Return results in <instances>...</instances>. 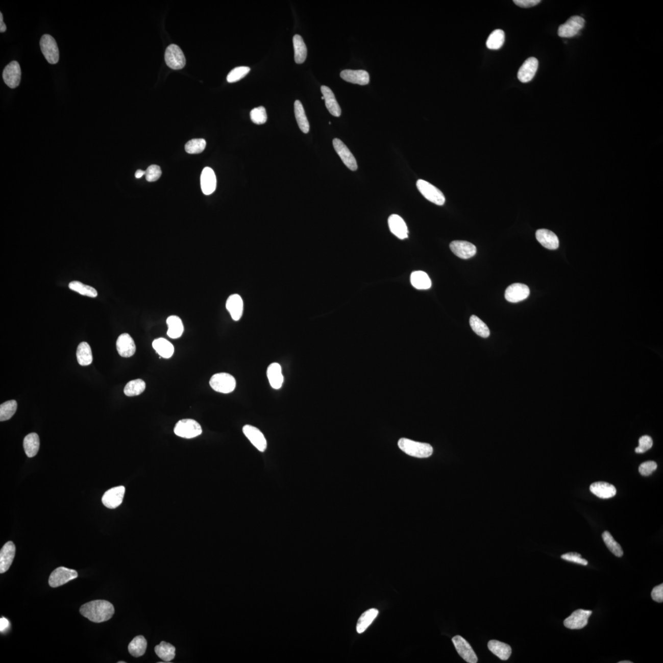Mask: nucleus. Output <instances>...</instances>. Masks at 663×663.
<instances>
[{
  "label": "nucleus",
  "instance_id": "1",
  "mask_svg": "<svg viewBox=\"0 0 663 663\" xmlns=\"http://www.w3.org/2000/svg\"><path fill=\"white\" fill-rule=\"evenodd\" d=\"M80 613L93 623L108 621L113 617L114 607L110 602L105 600L92 601L85 604L80 608Z\"/></svg>",
  "mask_w": 663,
  "mask_h": 663
},
{
  "label": "nucleus",
  "instance_id": "2",
  "mask_svg": "<svg viewBox=\"0 0 663 663\" xmlns=\"http://www.w3.org/2000/svg\"><path fill=\"white\" fill-rule=\"evenodd\" d=\"M398 446L407 455L419 458H428L433 453V449L431 445L421 443L405 438L399 440Z\"/></svg>",
  "mask_w": 663,
  "mask_h": 663
},
{
  "label": "nucleus",
  "instance_id": "3",
  "mask_svg": "<svg viewBox=\"0 0 663 663\" xmlns=\"http://www.w3.org/2000/svg\"><path fill=\"white\" fill-rule=\"evenodd\" d=\"M210 384L211 388L215 391L229 394L235 390L236 380L231 374L219 373L214 374L211 378Z\"/></svg>",
  "mask_w": 663,
  "mask_h": 663
},
{
  "label": "nucleus",
  "instance_id": "4",
  "mask_svg": "<svg viewBox=\"0 0 663 663\" xmlns=\"http://www.w3.org/2000/svg\"><path fill=\"white\" fill-rule=\"evenodd\" d=\"M175 434L180 437L192 438L201 435L202 429L200 424L192 419L179 421L174 429Z\"/></svg>",
  "mask_w": 663,
  "mask_h": 663
},
{
  "label": "nucleus",
  "instance_id": "5",
  "mask_svg": "<svg viewBox=\"0 0 663 663\" xmlns=\"http://www.w3.org/2000/svg\"><path fill=\"white\" fill-rule=\"evenodd\" d=\"M416 186L420 193L428 201L439 206L444 205L446 198L437 187L423 180H418Z\"/></svg>",
  "mask_w": 663,
  "mask_h": 663
},
{
  "label": "nucleus",
  "instance_id": "6",
  "mask_svg": "<svg viewBox=\"0 0 663 663\" xmlns=\"http://www.w3.org/2000/svg\"><path fill=\"white\" fill-rule=\"evenodd\" d=\"M40 47L47 61L51 64H56L59 60V51L57 42L52 36L44 35L40 39Z\"/></svg>",
  "mask_w": 663,
  "mask_h": 663
},
{
  "label": "nucleus",
  "instance_id": "7",
  "mask_svg": "<svg viewBox=\"0 0 663 663\" xmlns=\"http://www.w3.org/2000/svg\"><path fill=\"white\" fill-rule=\"evenodd\" d=\"M78 572L74 569L59 567L54 570L49 578V585L52 588H57L77 579Z\"/></svg>",
  "mask_w": 663,
  "mask_h": 663
},
{
  "label": "nucleus",
  "instance_id": "8",
  "mask_svg": "<svg viewBox=\"0 0 663 663\" xmlns=\"http://www.w3.org/2000/svg\"><path fill=\"white\" fill-rule=\"evenodd\" d=\"M165 60L168 67L173 69H181L186 65V58L182 50L176 44H171L166 48Z\"/></svg>",
  "mask_w": 663,
  "mask_h": 663
},
{
  "label": "nucleus",
  "instance_id": "9",
  "mask_svg": "<svg viewBox=\"0 0 663 663\" xmlns=\"http://www.w3.org/2000/svg\"><path fill=\"white\" fill-rule=\"evenodd\" d=\"M585 22L582 17L572 16L565 23L559 26L558 35L561 38L574 37L583 29Z\"/></svg>",
  "mask_w": 663,
  "mask_h": 663
},
{
  "label": "nucleus",
  "instance_id": "10",
  "mask_svg": "<svg viewBox=\"0 0 663 663\" xmlns=\"http://www.w3.org/2000/svg\"><path fill=\"white\" fill-rule=\"evenodd\" d=\"M592 611L579 609L574 611L564 620L565 627L571 629H582L588 625V619Z\"/></svg>",
  "mask_w": 663,
  "mask_h": 663
},
{
  "label": "nucleus",
  "instance_id": "11",
  "mask_svg": "<svg viewBox=\"0 0 663 663\" xmlns=\"http://www.w3.org/2000/svg\"><path fill=\"white\" fill-rule=\"evenodd\" d=\"M452 641L457 652L466 662L469 663L477 662L478 658L476 654L472 649L471 645L465 639L460 636V635H456L452 639Z\"/></svg>",
  "mask_w": 663,
  "mask_h": 663
},
{
  "label": "nucleus",
  "instance_id": "12",
  "mask_svg": "<svg viewBox=\"0 0 663 663\" xmlns=\"http://www.w3.org/2000/svg\"><path fill=\"white\" fill-rule=\"evenodd\" d=\"M22 71L19 63L13 61L9 63L3 72V78L9 87L14 89L19 86L21 81Z\"/></svg>",
  "mask_w": 663,
  "mask_h": 663
},
{
  "label": "nucleus",
  "instance_id": "13",
  "mask_svg": "<svg viewBox=\"0 0 663 663\" xmlns=\"http://www.w3.org/2000/svg\"><path fill=\"white\" fill-rule=\"evenodd\" d=\"M333 146H334L336 152L340 157L344 164L351 170L356 171L358 169V163H357L355 157H354L353 154L351 153L346 145L339 139L335 138L333 140Z\"/></svg>",
  "mask_w": 663,
  "mask_h": 663
},
{
  "label": "nucleus",
  "instance_id": "14",
  "mask_svg": "<svg viewBox=\"0 0 663 663\" xmlns=\"http://www.w3.org/2000/svg\"><path fill=\"white\" fill-rule=\"evenodd\" d=\"M126 488L123 486L114 487L106 492L103 496L102 502L106 507L114 509L122 504Z\"/></svg>",
  "mask_w": 663,
  "mask_h": 663
},
{
  "label": "nucleus",
  "instance_id": "15",
  "mask_svg": "<svg viewBox=\"0 0 663 663\" xmlns=\"http://www.w3.org/2000/svg\"><path fill=\"white\" fill-rule=\"evenodd\" d=\"M243 432L257 450L261 452L265 451L267 447V440L259 429L253 426L245 425L243 428Z\"/></svg>",
  "mask_w": 663,
  "mask_h": 663
},
{
  "label": "nucleus",
  "instance_id": "16",
  "mask_svg": "<svg viewBox=\"0 0 663 663\" xmlns=\"http://www.w3.org/2000/svg\"><path fill=\"white\" fill-rule=\"evenodd\" d=\"M529 293V288L526 284L514 283L505 290V298L508 302L517 303L528 298Z\"/></svg>",
  "mask_w": 663,
  "mask_h": 663
},
{
  "label": "nucleus",
  "instance_id": "17",
  "mask_svg": "<svg viewBox=\"0 0 663 663\" xmlns=\"http://www.w3.org/2000/svg\"><path fill=\"white\" fill-rule=\"evenodd\" d=\"M450 248L456 256L463 259L471 258L477 253L476 247L465 241H453L450 243Z\"/></svg>",
  "mask_w": 663,
  "mask_h": 663
},
{
  "label": "nucleus",
  "instance_id": "18",
  "mask_svg": "<svg viewBox=\"0 0 663 663\" xmlns=\"http://www.w3.org/2000/svg\"><path fill=\"white\" fill-rule=\"evenodd\" d=\"M118 353L123 358H130L134 355L136 345L134 339L127 333L121 334L116 341Z\"/></svg>",
  "mask_w": 663,
  "mask_h": 663
},
{
  "label": "nucleus",
  "instance_id": "19",
  "mask_svg": "<svg viewBox=\"0 0 663 663\" xmlns=\"http://www.w3.org/2000/svg\"><path fill=\"white\" fill-rule=\"evenodd\" d=\"M538 66V60L535 57H530L521 66L518 72V78L522 83H528L536 74Z\"/></svg>",
  "mask_w": 663,
  "mask_h": 663
},
{
  "label": "nucleus",
  "instance_id": "20",
  "mask_svg": "<svg viewBox=\"0 0 663 663\" xmlns=\"http://www.w3.org/2000/svg\"><path fill=\"white\" fill-rule=\"evenodd\" d=\"M16 555V546L13 542L6 543L0 551V573L8 571Z\"/></svg>",
  "mask_w": 663,
  "mask_h": 663
},
{
  "label": "nucleus",
  "instance_id": "21",
  "mask_svg": "<svg viewBox=\"0 0 663 663\" xmlns=\"http://www.w3.org/2000/svg\"><path fill=\"white\" fill-rule=\"evenodd\" d=\"M340 77L348 83L365 86L370 81V77L367 71L365 70H352L345 69L340 72Z\"/></svg>",
  "mask_w": 663,
  "mask_h": 663
},
{
  "label": "nucleus",
  "instance_id": "22",
  "mask_svg": "<svg viewBox=\"0 0 663 663\" xmlns=\"http://www.w3.org/2000/svg\"><path fill=\"white\" fill-rule=\"evenodd\" d=\"M388 225L390 232L396 237L401 240L408 238V231L406 223L399 215H390L388 219Z\"/></svg>",
  "mask_w": 663,
  "mask_h": 663
},
{
  "label": "nucleus",
  "instance_id": "23",
  "mask_svg": "<svg viewBox=\"0 0 663 663\" xmlns=\"http://www.w3.org/2000/svg\"><path fill=\"white\" fill-rule=\"evenodd\" d=\"M216 177L213 169L205 167L203 169L201 184L203 193L206 195H211L216 189Z\"/></svg>",
  "mask_w": 663,
  "mask_h": 663
},
{
  "label": "nucleus",
  "instance_id": "24",
  "mask_svg": "<svg viewBox=\"0 0 663 663\" xmlns=\"http://www.w3.org/2000/svg\"><path fill=\"white\" fill-rule=\"evenodd\" d=\"M537 240L547 249L555 250L559 247V239L555 233L547 229H539L535 234Z\"/></svg>",
  "mask_w": 663,
  "mask_h": 663
},
{
  "label": "nucleus",
  "instance_id": "25",
  "mask_svg": "<svg viewBox=\"0 0 663 663\" xmlns=\"http://www.w3.org/2000/svg\"><path fill=\"white\" fill-rule=\"evenodd\" d=\"M226 308L234 321L240 320L243 312V302L241 296L233 294L226 302Z\"/></svg>",
  "mask_w": 663,
  "mask_h": 663
},
{
  "label": "nucleus",
  "instance_id": "26",
  "mask_svg": "<svg viewBox=\"0 0 663 663\" xmlns=\"http://www.w3.org/2000/svg\"><path fill=\"white\" fill-rule=\"evenodd\" d=\"M590 491L598 498L608 499L613 497L617 493V489L612 484L608 483L599 481L593 483L590 486Z\"/></svg>",
  "mask_w": 663,
  "mask_h": 663
},
{
  "label": "nucleus",
  "instance_id": "27",
  "mask_svg": "<svg viewBox=\"0 0 663 663\" xmlns=\"http://www.w3.org/2000/svg\"><path fill=\"white\" fill-rule=\"evenodd\" d=\"M321 90L325 98L326 107L329 113L335 117H340L341 113V108L332 90L328 87L323 86L321 87Z\"/></svg>",
  "mask_w": 663,
  "mask_h": 663
},
{
  "label": "nucleus",
  "instance_id": "28",
  "mask_svg": "<svg viewBox=\"0 0 663 663\" xmlns=\"http://www.w3.org/2000/svg\"><path fill=\"white\" fill-rule=\"evenodd\" d=\"M267 375L271 386L275 389H280L284 381L281 365L276 362L272 363L268 366Z\"/></svg>",
  "mask_w": 663,
  "mask_h": 663
},
{
  "label": "nucleus",
  "instance_id": "29",
  "mask_svg": "<svg viewBox=\"0 0 663 663\" xmlns=\"http://www.w3.org/2000/svg\"><path fill=\"white\" fill-rule=\"evenodd\" d=\"M153 347L160 357L165 359L170 358L175 351L174 345L163 338L154 340L153 342Z\"/></svg>",
  "mask_w": 663,
  "mask_h": 663
},
{
  "label": "nucleus",
  "instance_id": "30",
  "mask_svg": "<svg viewBox=\"0 0 663 663\" xmlns=\"http://www.w3.org/2000/svg\"><path fill=\"white\" fill-rule=\"evenodd\" d=\"M488 646V649L493 654L503 661L507 660L511 655V649L510 646L500 641H490Z\"/></svg>",
  "mask_w": 663,
  "mask_h": 663
},
{
  "label": "nucleus",
  "instance_id": "31",
  "mask_svg": "<svg viewBox=\"0 0 663 663\" xmlns=\"http://www.w3.org/2000/svg\"><path fill=\"white\" fill-rule=\"evenodd\" d=\"M168 326L167 335L169 338L177 339L181 337L184 332V326L180 317L170 316L166 320Z\"/></svg>",
  "mask_w": 663,
  "mask_h": 663
},
{
  "label": "nucleus",
  "instance_id": "32",
  "mask_svg": "<svg viewBox=\"0 0 663 663\" xmlns=\"http://www.w3.org/2000/svg\"><path fill=\"white\" fill-rule=\"evenodd\" d=\"M39 436L36 433H31L27 435L23 440V449L26 455L29 458H33L37 455L39 449Z\"/></svg>",
  "mask_w": 663,
  "mask_h": 663
},
{
  "label": "nucleus",
  "instance_id": "33",
  "mask_svg": "<svg viewBox=\"0 0 663 663\" xmlns=\"http://www.w3.org/2000/svg\"><path fill=\"white\" fill-rule=\"evenodd\" d=\"M410 281L411 285L419 290L428 289L432 286L431 280L428 275L423 271L413 272L411 275Z\"/></svg>",
  "mask_w": 663,
  "mask_h": 663
},
{
  "label": "nucleus",
  "instance_id": "34",
  "mask_svg": "<svg viewBox=\"0 0 663 663\" xmlns=\"http://www.w3.org/2000/svg\"><path fill=\"white\" fill-rule=\"evenodd\" d=\"M155 653L159 658L163 660V662H170L175 658L176 648L171 644L162 641L155 647Z\"/></svg>",
  "mask_w": 663,
  "mask_h": 663
},
{
  "label": "nucleus",
  "instance_id": "35",
  "mask_svg": "<svg viewBox=\"0 0 663 663\" xmlns=\"http://www.w3.org/2000/svg\"><path fill=\"white\" fill-rule=\"evenodd\" d=\"M147 641L143 635H138L129 645V652L133 656L138 658L143 656L147 649Z\"/></svg>",
  "mask_w": 663,
  "mask_h": 663
},
{
  "label": "nucleus",
  "instance_id": "36",
  "mask_svg": "<svg viewBox=\"0 0 663 663\" xmlns=\"http://www.w3.org/2000/svg\"><path fill=\"white\" fill-rule=\"evenodd\" d=\"M294 48V59L296 63L301 64L305 61L307 56V48L302 36L296 35L293 38Z\"/></svg>",
  "mask_w": 663,
  "mask_h": 663
},
{
  "label": "nucleus",
  "instance_id": "37",
  "mask_svg": "<svg viewBox=\"0 0 663 663\" xmlns=\"http://www.w3.org/2000/svg\"><path fill=\"white\" fill-rule=\"evenodd\" d=\"M378 613L379 611L376 608H371L362 614L357 623L356 629L358 633L361 634L367 629L377 617Z\"/></svg>",
  "mask_w": 663,
  "mask_h": 663
},
{
  "label": "nucleus",
  "instance_id": "38",
  "mask_svg": "<svg viewBox=\"0 0 663 663\" xmlns=\"http://www.w3.org/2000/svg\"><path fill=\"white\" fill-rule=\"evenodd\" d=\"M77 356L78 362L82 366L89 365L92 364L93 356L91 348L86 342H82L78 345Z\"/></svg>",
  "mask_w": 663,
  "mask_h": 663
},
{
  "label": "nucleus",
  "instance_id": "39",
  "mask_svg": "<svg viewBox=\"0 0 663 663\" xmlns=\"http://www.w3.org/2000/svg\"><path fill=\"white\" fill-rule=\"evenodd\" d=\"M294 112L299 128L304 134H307L310 130V124L306 116L304 107L299 101H296L294 103Z\"/></svg>",
  "mask_w": 663,
  "mask_h": 663
},
{
  "label": "nucleus",
  "instance_id": "40",
  "mask_svg": "<svg viewBox=\"0 0 663 663\" xmlns=\"http://www.w3.org/2000/svg\"><path fill=\"white\" fill-rule=\"evenodd\" d=\"M505 33L503 30L498 29L493 31L486 41V46L489 50H498L503 46Z\"/></svg>",
  "mask_w": 663,
  "mask_h": 663
},
{
  "label": "nucleus",
  "instance_id": "41",
  "mask_svg": "<svg viewBox=\"0 0 663 663\" xmlns=\"http://www.w3.org/2000/svg\"><path fill=\"white\" fill-rule=\"evenodd\" d=\"M146 389V383L141 379L129 381L124 387V392L127 396L133 397L141 395Z\"/></svg>",
  "mask_w": 663,
  "mask_h": 663
},
{
  "label": "nucleus",
  "instance_id": "42",
  "mask_svg": "<svg viewBox=\"0 0 663 663\" xmlns=\"http://www.w3.org/2000/svg\"><path fill=\"white\" fill-rule=\"evenodd\" d=\"M69 288L80 293L81 295L90 297V298H95L98 296V292L95 288L78 281H74L69 283Z\"/></svg>",
  "mask_w": 663,
  "mask_h": 663
},
{
  "label": "nucleus",
  "instance_id": "43",
  "mask_svg": "<svg viewBox=\"0 0 663 663\" xmlns=\"http://www.w3.org/2000/svg\"><path fill=\"white\" fill-rule=\"evenodd\" d=\"M470 325L475 334L483 338H488L490 335L489 329L486 324L479 317L472 315L470 318Z\"/></svg>",
  "mask_w": 663,
  "mask_h": 663
},
{
  "label": "nucleus",
  "instance_id": "44",
  "mask_svg": "<svg viewBox=\"0 0 663 663\" xmlns=\"http://www.w3.org/2000/svg\"><path fill=\"white\" fill-rule=\"evenodd\" d=\"M17 403L16 401L12 400L5 402L0 405V421L5 422L11 419L17 410Z\"/></svg>",
  "mask_w": 663,
  "mask_h": 663
},
{
  "label": "nucleus",
  "instance_id": "45",
  "mask_svg": "<svg viewBox=\"0 0 663 663\" xmlns=\"http://www.w3.org/2000/svg\"><path fill=\"white\" fill-rule=\"evenodd\" d=\"M602 538H603L604 543L606 545L608 549H609L610 552L612 553L615 556L619 557V558L623 556V551L622 547L620 546V545L617 542L615 541L612 535L610 534L609 532H604V533L602 535Z\"/></svg>",
  "mask_w": 663,
  "mask_h": 663
},
{
  "label": "nucleus",
  "instance_id": "46",
  "mask_svg": "<svg viewBox=\"0 0 663 663\" xmlns=\"http://www.w3.org/2000/svg\"><path fill=\"white\" fill-rule=\"evenodd\" d=\"M206 145L207 143L204 139H193L186 144L185 150L189 154H200L205 150Z\"/></svg>",
  "mask_w": 663,
  "mask_h": 663
},
{
  "label": "nucleus",
  "instance_id": "47",
  "mask_svg": "<svg viewBox=\"0 0 663 663\" xmlns=\"http://www.w3.org/2000/svg\"><path fill=\"white\" fill-rule=\"evenodd\" d=\"M250 68L248 66H238L233 69L227 77V81L230 83H235L246 77L250 71Z\"/></svg>",
  "mask_w": 663,
  "mask_h": 663
},
{
  "label": "nucleus",
  "instance_id": "48",
  "mask_svg": "<svg viewBox=\"0 0 663 663\" xmlns=\"http://www.w3.org/2000/svg\"><path fill=\"white\" fill-rule=\"evenodd\" d=\"M251 120L254 124L257 125H262L267 122V115L266 113L265 108L263 107H259L254 108L251 110L250 113Z\"/></svg>",
  "mask_w": 663,
  "mask_h": 663
},
{
  "label": "nucleus",
  "instance_id": "49",
  "mask_svg": "<svg viewBox=\"0 0 663 663\" xmlns=\"http://www.w3.org/2000/svg\"><path fill=\"white\" fill-rule=\"evenodd\" d=\"M162 171L160 166L156 165H152L149 166L145 171V176L148 182H154L158 180L161 177Z\"/></svg>",
  "mask_w": 663,
  "mask_h": 663
},
{
  "label": "nucleus",
  "instance_id": "50",
  "mask_svg": "<svg viewBox=\"0 0 663 663\" xmlns=\"http://www.w3.org/2000/svg\"><path fill=\"white\" fill-rule=\"evenodd\" d=\"M653 446L652 438L649 435H644L639 440V447L635 449L637 453H644Z\"/></svg>",
  "mask_w": 663,
  "mask_h": 663
},
{
  "label": "nucleus",
  "instance_id": "51",
  "mask_svg": "<svg viewBox=\"0 0 663 663\" xmlns=\"http://www.w3.org/2000/svg\"><path fill=\"white\" fill-rule=\"evenodd\" d=\"M561 558L566 560V561L583 566H587L588 564V561L582 558V556L577 553L571 552L564 554V555L561 556Z\"/></svg>",
  "mask_w": 663,
  "mask_h": 663
},
{
  "label": "nucleus",
  "instance_id": "52",
  "mask_svg": "<svg viewBox=\"0 0 663 663\" xmlns=\"http://www.w3.org/2000/svg\"><path fill=\"white\" fill-rule=\"evenodd\" d=\"M657 469V464L654 461H647L641 464L639 468L640 473L643 476H649Z\"/></svg>",
  "mask_w": 663,
  "mask_h": 663
},
{
  "label": "nucleus",
  "instance_id": "53",
  "mask_svg": "<svg viewBox=\"0 0 663 663\" xmlns=\"http://www.w3.org/2000/svg\"><path fill=\"white\" fill-rule=\"evenodd\" d=\"M651 595L653 600L661 603L663 601V584L654 587Z\"/></svg>",
  "mask_w": 663,
  "mask_h": 663
},
{
  "label": "nucleus",
  "instance_id": "54",
  "mask_svg": "<svg viewBox=\"0 0 663 663\" xmlns=\"http://www.w3.org/2000/svg\"><path fill=\"white\" fill-rule=\"evenodd\" d=\"M514 4L521 8H531L539 4L540 0H514Z\"/></svg>",
  "mask_w": 663,
  "mask_h": 663
},
{
  "label": "nucleus",
  "instance_id": "55",
  "mask_svg": "<svg viewBox=\"0 0 663 663\" xmlns=\"http://www.w3.org/2000/svg\"><path fill=\"white\" fill-rule=\"evenodd\" d=\"M10 627V623L9 620L4 617H2L1 619H0V631H1L2 633H5V632L8 631Z\"/></svg>",
  "mask_w": 663,
  "mask_h": 663
},
{
  "label": "nucleus",
  "instance_id": "56",
  "mask_svg": "<svg viewBox=\"0 0 663 663\" xmlns=\"http://www.w3.org/2000/svg\"><path fill=\"white\" fill-rule=\"evenodd\" d=\"M6 30H7V26H6L4 22V16H3V14L1 13H0V32L4 33Z\"/></svg>",
  "mask_w": 663,
  "mask_h": 663
},
{
  "label": "nucleus",
  "instance_id": "57",
  "mask_svg": "<svg viewBox=\"0 0 663 663\" xmlns=\"http://www.w3.org/2000/svg\"><path fill=\"white\" fill-rule=\"evenodd\" d=\"M143 175H145V171L141 170V169H138L135 173V177L138 179L143 177Z\"/></svg>",
  "mask_w": 663,
  "mask_h": 663
},
{
  "label": "nucleus",
  "instance_id": "58",
  "mask_svg": "<svg viewBox=\"0 0 663 663\" xmlns=\"http://www.w3.org/2000/svg\"><path fill=\"white\" fill-rule=\"evenodd\" d=\"M632 662H631V661H620V662H619V663H632Z\"/></svg>",
  "mask_w": 663,
  "mask_h": 663
},
{
  "label": "nucleus",
  "instance_id": "59",
  "mask_svg": "<svg viewBox=\"0 0 663 663\" xmlns=\"http://www.w3.org/2000/svg\"><path fill=\"white\" fill-rule=\"evenodd\" d=\"M122 662H123V663H126V661H119V662H118V663H122Z\"/></svg>",
  "mask_w": 663,
  "mask_h": 663
},
{
  "label": "nucleus",
  "instance_id": "60",
  "mask_svg": "<svg viewBox=\"0 0 663 663\" xmlns=\"http://www.w3.org/2000/svg\"><path fill=\"white\" fill-rule=\"evenodd\" d=\"M322 100H325V98H324V96H322Z\"/></svg>",
  "mask_w": 663,
  "mask_h": 663
}]
</instances>
